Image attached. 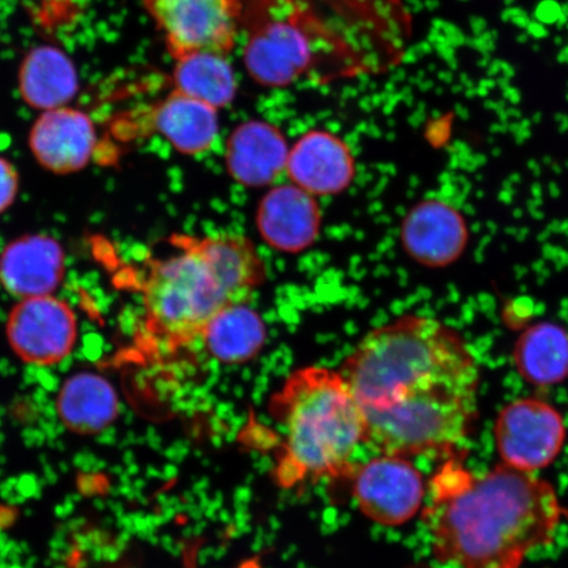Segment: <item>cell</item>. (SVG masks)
Listing matches in <instances>:
<instances>
[{"label": "cell", "mask_w": 568, "mask_h": 568, "mask_svg": "<svg viewBox=\"0 0 568 568\" xmlns=\"http://www.w3.org/2000/svg\"><path fill=\"white\" fill-rule=\"evenodd\" d=\"M65 272V251L48 234H26L0 254V283L19 301L53 295Z\"/></svg>", "instance_id": "cell-15"}, {"label": "cell", "mask_w": 568, "mask_h": 568, "mask_svg": "<svg viewBox=\"0 0 568 568\" xmlns=\"http://www.w3.org/2000/svg\"><path fill=\"white\" fill-rule=\"evenodd\" d=\"M255 220L268 246L281 253L297 254L315 244L322 212L314 195L290 183L267 191Z\"/></svg>", "instance_id": "cell-16"}, {"label": "cell", "mask_w": 568, "mask_h": 568, "mask_svg": "<svg viewBox=\"0 0 568 568\" xmlns=\"http://www.w3.org/2000/svg\"><path fill=\"white\" fill-rule=\"evenodd\" d=\"M478 368L457 329L437 318L406 315L368 332L339 373L362 408L376 410L410 390Z\"/></svg>", "instance_id": "cell-3"}, {"label": "cell", "mask_w": 568, "mask_h": 568, "mask_svg": "<svg viewBox=\"0 0 568 568\" xmlns=\"http://www.w3.org/2000/svg\"><path fill=\"white\" fill-rule=\"evenodd\" d=\"M566 435L560 412L538 397H523L507 404L494 428L503 465L525 473L551 465L564 449Z\"/></svg>", "instance_id": "cell-8"}, {"label": "cell", "mask_w": 568, "mask_h": 568, "mask_svg": "<svg viewBox=\"0 0 568 568\" xmlns=\"http://www.w3.org/2000/svg\"><path fill=\"white\" fill-rule=\"evenodd\" d=\"M290 148L278 126L248 120L234 128L226 140V169L245 187H266L286 173Z\"/></svg>", "instance_id": "cell-17"}, {"label": "cell", "mask_w": 568, "mask_h": 568, "mask_svg": "<svg viewBox=\"0 0 568 568\" xmlns=\"http://www.w3.org/2000/svg\"><path fill=\"white\" fill-rule=\"evenodd\" d=\"M400 240L409 257L426 267H446L464 254L468 230L464 216L436 199L415 205L403 220Z\"/></svg>", "instance_id": "cell-14"}, {"label": "cell", "mask_w": 568, "mask_h": 568, "mask_svg": "<svg viewBox=\"0 0 568 568\" xmlns=\"http://www.w3.org/2000/svg\"><path fill=\"white\" fill-rule=\"evenodd\" d=\"M57 409L69 430L83 436L97 435L116 420V389L102 375L78 373L63 383L57 397Z\"/></svg>", "instance_id": "cell-21"}, {"label": "cell", "mask_w": 568, "mask_h": 568, "mask_svg": "<svg viewBox=\"0 0 568 568\" xmlns=\"http://www.w3.org/2000/svg\"><path fill=\"white\" fill-rule=\"evenodd\" d=\"M172 243L173 254L149 264L141 296L146 331L178 351L199 343L210 320L232 302L190 236Z\"/></svg>", "instance_id": "cell-6"}, {"label": "cell", "mask_w": 568, "mask_h": 568, "mask_svg": "<svg viewBox=\"0 0 568 568\" xmlns=\"http://www.w3.org/2000/svg\"><path fill=\"white\" fill-rule=\"evenodd\" d=\"M355 172L352 149L331 131L305 132L290 148L286 174L291 183L314 196L344 193Z\"/></svg>", "instance_id": "cell-13"}, {"label": "cell", "mask_w": 568, "mask_h": 568, "mask_svg": "<svg viewBox=\"0 0 568 568\" xmlns=\"http://www.w3.org/2000/svg\"><path fill=\"white\" fill-rule=\"evenodd\" d=\"M266 324L248 302L231 303L213 316L199 343L212 359L224 365H241L264 349Z\"/></svg>", "instance_id": "cell-20"}, {"label": "cell", "mask_w": 568, "mask_h": 568, "mask_svg": "<svg viewBox=\"0 0 568 568\" xmlns=\"http://www.w3.org/2000/svg\"><path fill=\"white\" fill-rule=\"evenodd\" d=\"M514 361L518 374L532 385H557L568 376V332L552 323L530 326L517 339Z\"/></svg>", "instance_id": "cell-23"}, {"label": "cell", "mask_w": 568, "mask_h": 568, "mask_svg": "<svg viewBox=\"0 0 568 568\" xmlns=\"http://www.w3.org/2000/svg\"><path fill=\"white\" fill-rule=\"evenodd\" d=\"M131 125L142 136L159 134L178 153L197 155L209 152L217 140L219 110L173 90L134 116Z\"/></svg>", "instance_id": "cell-12"}, {"label": "cell", "mask_w": 568, "mask_h": 568, "mask_svg": "<svg viewBox=\"0 0 568 568\" xmlns=\"http://www.w3.org/2000/svg\"><path fill=\"white\" fill-rule=\"evenodd\" d=\"M232 303L251 301L266 280V266L251 240L237 233L190 236Z\"/></svg>", "instance_id": "cell-18"}, {"label": "cell", "mask_w": 568, "mask_h": 568, "mask_svg": "<svg viewBox=\"0 0 568 568\" xmlns=\"http://www.w3.org/2000/svg\"><path fill=\"white\" fill-rule=\"evenodd\" d=\"M20 189V178L13 163L0 155V215L16 203Z\"/></svg>", "instance_id": "cell-24"}, {"label": "cell", "mask_w": 568, "mask_h": 568, "mask_svg": "<svg viewBox=\"0 0 568 568\" xmlns=\"http://www.w3.org/2000/svg\"><path fill=\"white\" fill-rule=\"evenodd\" d=\"M20 97L41 112L68 106L80 90L74 62L61 49L40 45L24 57L19 70Z\"/></svg>", "instance_id": "cell-19"}, {"label": "cell", "mask_w": 568, "mask_h": 568, "mask_svg": "<svg viewBox=\"0 0 568 568\" xmlns=\"http://www.w3.org/2000/svg\"><path fill=\"white\" fill-rule=\"evenodd\" d=\"M353 494L362 514L385 527H399L422 509L423 475L406 457L388 456L354 467Z\"/></svg>", "instance_id": "cell-10"}, {"label": "cell", "mask_w": 568, "mask_h": 568, "mask_svg": "<svg viewBox=\"0 0 568 568\" xmlns=\"http://www.w3.org/2000/svg\"><path fill=\"white\" fill-rule=\"evenodd\" d=\"M556 489L499 465L477 474L450 458L433 478L424 510L432 549L457 568H520L549 545L564 518Z\"/></svg>", "instance_id": "cell-1"}, {"label": "cell", "mask_w": 568, "mask_h": 568, "mask_svg": "<svg viewBox=\"0 0 568 568\" xmlns=\"http://www.w3.org/2000/svg\"><path fill=\"white\" fill-rule=\"evenodd\" d=\"M97 146L94 122L87 112L73 106L41 112L31 128L33 158L54 174L81 172L94 159Z\"/></svg>", "instance_id": "cell-11"}, {"label": "cell", "mask_w": 568, "mask_h": 568, "mask_svg": "<svg viewBox=\"0 0 568 568\" xmlns=\"http://www.w3.org/2000/svg\"><path fill=\"white\" fill-rule=\"evenodd\" d=\"M6 336L12 352L27 364H60L77 343L75 312L54 295L19 301L7 318Z\"/></svg>", "instance_id": "cell-9"}, {"label": "cell", "mask_w": 568, "mask_h": 568, "mask_svg": "<svg viewBox=\"0 0 568 568\" xmlns=\"http://www.w3.org/2000/svg\"><path fill=\"white\" fill-rule=\"evenodd\" d=\"M480 368L410 390L365 410L366 444L388 456H446L466 443L478 416Z\"/></svg>", "instance_id": "cell-4"}, {"label": "cell", "mask_w": 568, "mask_h": 568, "mask_svg": "<svg viewBox=\"0 0 568 568\" xmlns=\"http://www.w3.org/2000/svg\"><path fill=\"white\" fill-rule=\"evenodd\" d=\"M174 61V91L219 111L236 98L237 78L229 54L195 52Z\"/></svg>", "instance_id": "cell-22"}, {"label": "cell", "mask_w": 568, "mask_h": 568, "mask_svg": "<svg viewBox=\"0 0 568 568\" xmlns=\"http://www.w3.org/2000/svg\"><path fill=\"white\" fill-rule=\"evenodd\" d=\"M308 0H245L244 65L260 87H291L325 69L341 48Z\"/></svg>", "instance_id": "cell-5"}, {"label": "cell", "mask_w": 568, "mask_h": 568, "mask_svg": "<svg viewBox=\"0 0 568 568\" xmlns=\"http://www.w3.org/2000/svg\"><path fill=\"white\" fill-rule=\"evenodd\" d=\"M174 60L195 52L229 54L243 32L245 0H142Z\"/></svg>", "instance_id": "cell-7"}, {"label": "cell", "mask_w": 568, "mask_h": 568, "mask_svg": "<svg viewBox=\"0 0 568 568\" xmlns=\"http://www.w3.org/2000/svg\"><path fill=\"white\" fill-rule=\"evenodd\" d=\"M272 403L284 432L275 468L281 486L291 488L353 473L354 454L366 443V415L339 371L297 368Z\"/></svg>", "instance_id": "cell-2"}]
</instances>
